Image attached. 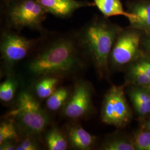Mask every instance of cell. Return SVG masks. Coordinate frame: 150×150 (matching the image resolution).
<instances>
[{"instance_id":"1","label":"cell","mask_w":150,"mask_h":150,"mask_svg":"<svg viewBox=\"0 0 150 150\" xmlns=\"http://www.w3.org/2000/svg\"><path fill=\"white\" fill-rule=\"evenodd\" d=\"M42 37L41 45L28 64L31 75L38 79L45 76L61 78L72 75L84 66L83 59L75 33Z\"/></svg>"},{"instance_id":"2","label":"cell","mask_w":150,"mask_h":150,"mask_svg":"<svg viewBox=\"0 0 150 150\" xmlns=\"http://www.w3.org/2000/svg\"><path fill=\"white\" fill-rule=\"evenodd\" d=\"M122 29L107 17L96 16L75 32L82 54L90 61L101 79L109 77L110 54Z\"/></svg>"},{"instance_id":"3","label":"cell","mask_w":150,"mask_h":150,"mask_svg":"<svg viewBox=\"0 0 150 150\" xmlns=\"http://www.w3.org/2000/svg\"><path fill=\"white\" fill-rule=\"evenodd\" d=\"M1 6L7 28H28L43 35L47 33L43 23L48 13L38 0H1Z\"/></svg>"},{"instance_id":"4","label":"cell","mask_w":150,"mask_h":150,"mask_svg":"<svg viewBox=\"0 0 150 150\" xmlns=\"http://www.w3.org/2000/svg\"><path fill=\"white\" fill-rule=\"evenodd\" d=\"M13 120L22 132L37 136L47 128L50 120L47 113L29 91H22L17 97L15 107L6 115Z\"/></svg>"},{"instance_id":"5","label":"cell","mask_w":150,"mask_h":150,"mask_svg":"<svg viewBox=\"0 0 150 150\" xmlns=\"http://www.w3.org/2000/svg\"><path fill=\"white\" fill-rule=\"evenodd\" d=\"M143 33L134 28H123L115 41L110 54V69L123 71L144 54L141 46Z\"/></svg>"},{"instance_id":"6","label":"cell","mask_w":150,"mask_h":150,"mask_svg":"<svg viewBox=\"0 0 150 150\" xmlns=\"http://www.w3.org/2000/svg\"><path fill=\"white\" fill-rule=\"evenodd\" d=\"M126 85H112L105 93L101 118L106 125L118 129L126 127L132 120V112L126 97Z\"/></svg>"},{"instance_id":"7","label":"cell","mask_w":150,"mask_h":150,"mask_svg":"<svg viewBox=\"0 0 150 150\" xmlns=\"http://www.w3.org/2000/svg\"><path fill=\"white\" fill-rule=\"evenodd\" d=\"M42 38H28L11 29L2 32L0 43L1 59L6 66H12L24 59L38 47Z\"/></svg>"},{"instance_id":"8","label":"cell","mask_w":150,"mask_h":150,"mask_svg":"<svg viewBox=\"0 0 150 150\" xmlns=\"http://www.w3.org/2000/svg\"><path fill=\"white\" fill-rule=\"evenodd\" d=\"M93 88L89 82L82 80L77 81L63 107L62 113L64 117L75 120L90 114L93 108Z\"/></svg>"},{"instance_id":"9","label":"cell","mask_w":150,"mask_h":150,"mask_svg":"<svg viewBox=\"0 0 150 150\" xmlns=\"http://www.w3.org/2000/svg\"><path fill=\"white\" fill-rule=\"evenodd\" d=\"M46 12L59 18H69L81 8L95 6L93 2L79 0H38Z\"/></svg>"},{"instance_id":"10","label":"cell","mask_w":150,"mask_h":150,"mask_svg":"<svg viewBox=\"0 0 150 150\" xmlns=\"http://www.w3.org/2000/svg\"><path fill=\"white\" fill-rule=\"evenodd\" d=\"M127 11L134 18L129 26L144 33L150 32V0H133L126 3Z\"/></svg>"},{"instance_id":"11","label":"cell","mask_w":150,"mask_h":150,"mask_svg":"<svg viewBox=\"0 0 150 150\" xmlns=\"http://www.w3.org/2000/svg\"><path fill=\"white\" fill-rule=\"evenodd\" d=\"M125 90L139 121L149 117L150 90L139 86L128 85L126 86Z\"/></svg>"},{"instance_id":"12","label":"cell","mask_w":150,"mask_h":150,"mask_svg":"<svg viewBox=\"0 0 150 150\" xmlns=\"http://www.w3.org/2000/svg\"><path fill=\"white\" fill-rule=\"evenodd\" d=\"M66 137L71 146L76 150H91L96 141L95 136L78 124L70 125L67 129Z\"/></svg>"},{"instance_id":"13","label":"cell","mask_w":150,"mask_h":150,"mask_svg":"<svg viewBox=\"0 0 150 150\" xmlns=\"http://www.w3.org/2000/svg\"><path fill=\"white\" fill-rule=\"evenodd\" d=\"M123 72L126 86H139L150 90V77L141 67L137 59L126 67Z\"/></svg>"},{"instance_id":"14","label":"cell","mask_w":150,"mask_h":150,"mask_svg":"<svg viewBox=\"0 0 150 150\" xmlns=\"http://www.w3.org/2000/svg\"><path fill=\"white\" fill-rule=\"evenodd\" d=\"M102 150H136L132 135L117 132L110 134L102 142Z\"/></svg>"},{"instance_id":"15","label":"cell","mask_w":150,"mask_h":150,"mask_svg":"<svg viewBox=\"0 0 150 150\" xmlns=\"http://www.w3.org/2000/svg\"><path fill=\"white\" fill-rule=\"evenodd\" d=\"M93 2L103 16L107 18L111 16H123L129 22L134 18L133 14L124 10L120 0H93Z\"/></svg>"},{"instance_id":"16","label":"cell","mask_w":150,"mask_h":150,"mask_svg":"<svg viewBox=\"0 0 150 150\" xmlns=\"http://www.w3.org/2000/svg\"><path fill=\"white\" fill-rule=\"evenodd\" d=\"M60 78L55 76H45L38 79L34 86L36 96L41 100L47 99L57 88Z\"/></svg>"},{"instance_id":"17","label":"cell","mask_w":150,"mask_h":150,"mask_svg":"<svg viewBox=\"0 0 150 150\" xmlns=\"http://www.w3.org/2000/svg\"><path fill=\"white\" fill-rule=\"evenodd\" d=\"M45 141L48 150H66L68 147L67 137L57 127H53L47 131Z\"/></svg>"},{"instance_id":"18","label":"cell","mask_w":150,"mask_h":150,"mask_svg":"<svg viewBox=\"0 0 150 150\" xmlns=\"http://www.w3.org/2000/svg\"><path fill=\"white\" fill-rule=\"evenodd\" d=\"M70 92L66 87L57 88L54 93L46 99V105L47 109L56 111L63 108L70 96Z\"/></svg>"},{"instance_id":"19","label":"cell","mask_w":150,"mask_h":150,"mask_svg":"<svg viewBox=\"0 0 150 150\" xmlns=\"http://www.w3.org/2000/svg\"><path fill=\"white\" fill-rule=\"evenodd\" d=\"M18 86V81L10 75L0 85V100L2 102H10L15 96Z\"/></svg>"},{"instance_id":"20","label":"cell","mask_w":150,"mask_h":150,"mask_svg":"<svg viewBox=\"0 0 150 150\" xmlns=\"http://www.w3.org/2000/svg\"><path fill=\"white\" fill-rule=\"evenodd\" d=\"M131 135L136 150H150V130L140 126Z\"/></svg>"},{"instance_id":"21","label":"cell","mask_w":150,"mask_h":150,"mask_svg":"<svg viewBox=\"0 0 150 150\" xmlns=\"http://www.w3.org/2000/svg\"><path fill=\"white\" fill-rule=\"evenodd\" d=\"M15 122L10 119L9 121L2 122L0 125V145L7 141H15L18 134Z\"/></svg>"},{"instance_id":"22","label":"cell","mask_w":150,"mask_h":150,"mask_svg":"<svg viewBox=\"0 0 150 150\" xmlns=\"http://www.w3.org/2000/svg\"><path fill=\"white\" fill-rule=\"evenodd\" d=\"M40 148L33 136L26 135L18 144H17L16 150H40Z\"/></svg>"},{"instance_id":"23","label":"cell","mask_w":150,"mask_h":150,"mask_svg":"<svg viewBox=\"0 0 150 150\" xmlns=\"http://www.w3.org/2000/svg\"><path fill=\"white\" fill-rule=\"evenodd\" d=\"M141 67L150 79V56L145 52L137 59Z\"/></svg>"},{"instance_id":"24","label":"cell","mask_w":150,"mask_h":150,"mask_svg":"<svg viewBox=\"0 0 150 150\" xmlns=\"http://www.w3.org/2000/svg\"><path fill=\"white\" fill-rule=\"evenodd\" d=\"M141 46L143 51L150 56V32L143 33L141 39Z\"/></svg>"},{"instance_id":"25","label":"cell","mask_w":150,"mask_h":150,"mask_svg":"<svg viewBox=\"0 0 150 150\" xmlns=\"http://www.w3.org/2000/svg\"><path fill=\"white\" fill-rule=\"evenodd\" d=\"M16 147L15 141H7L0 145V150H16Z\"/></svg>"},{"instance_id":"26","label":"cell","mask_w":150,"mask_h":150,"mask_svg":"<svg viewBox=\"0 0 150 150\" xmlns=\"http://www.w3.org/2000/svg\"><path fill=\"white\" fill-rule=\"evenodd\" d=\"M140 122V126L142 127H144L146 129H148L150 130V116L147 118H146L145 120L139 121Z\"/></svg>"}]
</instances>
